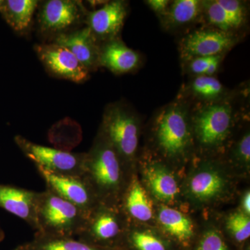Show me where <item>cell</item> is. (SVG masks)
Instances as JSON below:
<instances>
[{
    "mask_svg": "<svg viewBox=\"0 0 250 250\" xmlns=\"http://www.w3.org/2000/svg\"><path fill=\"white\" fill-rule=\"evenodd\" d=\"M233 158L242 165L250 166V134L249 130L242 135L233 149Z\"/></svg>",
    "mask_w": 250,
    "mask_h": 250,
    "instance_id": "cell-30",
    "label": "cell"
},
{
    "mask_svg": "<svg viewBox=\"0 0 250 250\" xmlns=\"http://www.w3.org/2000/svg\"><path fill=\"white\" fill-rule=\"evenodd\" d=\"M128 12L129 5L126 1H107L100 9L88 13L85 22L101 43L119 37Z\"/></svg>",
    "mask_w": 250,
    "mask_h": 250,
    "instance_id": "cell-12",
    "label": "cell"
},
{
    "mask_svg": "<svg viewBox=\"0 0 250 250\" xmlns=\"http://www.w3.org/2000/svg\"><path fill=\"white\" fill-rule=\"evenodd\" d=\"M202 9V21L205 22V25L225 32L238 34L235 32L225 10L218 4L217 0H203Z\"/></svg>",
    "mask_w": 250,
    "mask_h": 250,
    "instance_id": "cell-24",
    "label": "cell"
},
{
    "mask_svg": "<svg viewBox=\"0 0 250 250\" xmlns=\"http://www.w3.org/2000/svg\"><path fill=\"white\" fill-rule=\"evenodd\" d=\"M230 91L215 76L192 77L183 85L177 98L191 104H209L229 98Z\"/></svg>",
    "mask_w": 250,
    "mask_h": 250,
    "instance_id": "cell-17",
    "label": "cell"
},
{
    "mask_svg": "<svg viewBox=\"0 0 250 250\" xmlns=\"http://www.w3.org/2000/svg\"><path fill=\"white\" fill-rule=\"evenodd\" d=\"M116 151L125 172L139 149L140 119L125 103L110 104L104 112L100 130Z\"/></svg>",
    "mask_w": 250,
    "mask_h": 250,
    "instance_id": "cell-5",
    "label": "cell"
},
{
    "mask_svg": "<svg viewBox=\"0 0 250 250\" xmlns=\"http://www.w3.org/2000/svg\"><path fill=\"white\" fill-rule=\"evenodd\" d=\"M29 243L36 250H117L93 246L73 237L49 236L38 233H35Z\"/></svg>",
    "mask_w": 250,
    "mask_h": 250,
    "instance_id": "cell-23",
    "label": "cell"
},
{
    "mask_svg": "<svg viewBox=\"0 0 250 250\" xmlns=\"http://www.w3.org/2000/svg\"><path fill=\"white\" fill-rule=\"evenodd\" d=\"M125 239L136 250H167L165 243L149 231L128 230Z\"/></svg>",
    "mask_w": 250,
    "mask_h": 250,
    "instance_id": "cell-27",
    "label": "cell"
},
{
    "mask_svg": "<svg viewBox=\"0 0 250 250\" xmlns=\"http://www.w3.org/2000/svg\"><path fill=\"white\" fill-rule=\"evenodd\" d=\"M227 229L236 241L242 243L250 236V215L242 210L231 213L227 219Z\"/></svg>",
    "mask_w": 250,
    "mask_h": 250,
    "instance_id": "cell-28",
    "label": "cell"
},
{
    "mask_svg": "<svg viewBox=\"0 0 250 250\" xmlns=\"http://www.w3.org/2000/svg\"><path fill=\"white\" fill-rule=\"evenodd\" d=\"M228 182L221 172L212 166H204L195 171L188 180L187 192L192 201L209 204L226 193Z\"/></svg>",
    "mask_w": 250,
    "mask_h": 250,
    "instance_id": "cell-13",
    "label": "cell"
},
{
    "mask_svg": "<svg viewBox=\"0 0 250 250\" xmlns=\"http://www.w3.org/2000/svg\"><path fill=\"white\" fill-rule=\"evenodd\" d=\"M54 42L70 51L88 71L99 67L100 42L87 26L72 32L59 34Z\"/></svg>",
    "mask_w": 250,
    "mask_h": 250,
    "instance_id": "cell-14",
    "label": "cell"
},
{
    "mask_svg": "<svg viewBox=\"0 0 250 250\" xmlns=\"http://www.w3.org/2000/svg\"><path fill=\"white\" fill-rule=\"evenodd\" d=\"M217 1L228 15L235 32L241 35V31L248 24V7L247 1H241V0H217Z\"/></svg>",
    "mask_w": 250,
    "mask_h": 250,
    "instance_id": "cell-26",
    "label": "cell"
},
{
    "mask_svg": "<svg viewBox=\"0 0 250 250\" xmlns=\"http://www.w3.org/2000/svg\"><path fill=\"white\" fill-rule=\"evenodd\" d=\"M196 250H229L223 236L215 229H208L202 236Z\"/></svg>",
    "mask_w": 250,
    "mask_h": 250,
    "instance_id": "cell-29",
    "label": "cell"
},
{
    "mask_svg": "<svg viewBox=\"0 0 250 250\" xmlns=\"http://www.w3.org/2000/svg\"><path fill=\"white\" fill-rule=\"evenodd\" d=\"M36 215V233L73 238L80 234L88 218L83 210L47 188L38 192Z\"/></svg>",
    "mask_w": 250,
    "mask_h": 250,
    "instance_id": "cell-4",
    "label": "cell"
},
{
    "mask_svg": "<svg viewBox=\"0 0 250 250\" xmlns=\"http://www.w3.org/2000/svg\"><path fill=\"white\" fill-rule=\"evenodd\" d=\"M225 55L197 57L182 62L183 70L192 77L214 76L220 69Z\"/></svg>",
    "mask_w": 250,
    "mask_h": 250,
    "instance_id": "cell-25",
    "label": "cell"
},
{
    "mask_svg": "<svg viewBox=\"0 0 250 250\" xmlns=\"http://www.w3.org/2000/svg\"><path fill=\"white\" fill-rule=\"evenodd\" d=\"M236 95L233 92L221 101L190 105L194 143L203 150L220 151L231 138L240 111L244 108L236 104Z\"/></svg>",
    "mask_w": 250,
    "mask_h": 250,
    "instance_id": "cell-2",
    "label": "cell"
},
{
    "mask_svg": "<svg viewBox=\"0 0 250 250\" xmlns=\"http://www.w3.org/2000/svg\"><path fill=\"white\" fill-rule=\"evenodd\" d=\"M201 0H174L171 1L166 14L160 19L164 30L180 31L188 29L202 21Z\"/></svg>",
    "mask_w": 250,
    "mask_h": 250,
    "instance_id": "cell-20",
    "label": "cell"
},
{
    "mask_svg": "<svg viewBox=\"0 0 250 250\" xmlns=\"http://www.w3.org/2000/svg\"><path fill=\"white\" fill-rule=\"evenodd\" d=\"M249 250V249H248V250Z\"/></svg>",
    "mask_w": 250,
    "mask_h": 250,
    "instance_id": "cell-35",
    "label": "cell"
},
{
    "mask_svg": "<svg viewBox=\"0 0 250 250\" xmlns=\"http://www.w3.org/2000/svg\"><path fill=\"white\" fill-rule=\"evenodd\" d=\"M143 170L145 182L153 196L166 204L177 200L179 195L178 182L167 167L153 162L147 164Z\"/></svg>",
    "mask_w": 250,
    "mask_h": 250,
    "instance_id": "cell-19",
    "label": "cell"
},
{
    "mask_svg": "<svg viewBox=\"0 0 250 250\" xmlns=\"http://www.w3.org/2000/svg\"><path fill=\"white\" fill-rule=\"evenodd\" d=\"M127 231L126 218L120 206L100 204L88 215L77 237L93 246L118 250L116 246L125 240Z\"/></svg>",
    "mask_w": 250,
    "mask_h": 250,
    "instance_id": "cell-6",
    "label": "cell"
},
{
    "mask_svg": "<svg viewBox=\"0 0 250 250\" xmlns=\"http://www.w3.org/2000/svg\"><path fill=\"white\" fill-rule=\"evenodd\" d=\"M157 218L163 230L176 241L188 243L194 236L191 219L180 210L167 205H161L158 210Z\"/></svg>",
    "mask_w": 250,
    "mask_h": 250,
    "instance_id": "cell-21",
    "label": "cell"
},
{
    "mask_svg": "<svg viewBox=\"0 0 250 250\" xmlns=\"http://www.w3.org/2000/svg\"><path fill=\"white\" fill-rule=\"evenodd\" d=\"M14 250H36L31 246V245L29 243H25V244L21 245V246H18L17 248H16Z\"/></svg>",
    "mask_w": 250,
    "mask_h": 250,
    "instance_id": "cell-33",
    "label": "cell"
},
{
    "mask_svg": "<svg viewBox=\"0 0 250 250\" xmlns=\"http://www.w3.org/2000/svg\"><path fill=\"white\" fill-rule=\"evenodd\" d=\"M122 210L126 218L147 223L154 216V207L150 197L139 179L131 176L122 197Z\"/></svg>",
    "mask_w": 250,
    "mask_h": 250,
    "instance_id": "cell-18",
    "label": "cell"
},
{
    "mask_svg": "<svg viewBox=\"0 0 250 250\" xmlns=\"http://www.w3.org/2000/svg\"><path fill=\"white\" fill-rule=\"evenodd\" d=\"M4 231H3L2 229H1V226H0V243L4 240Z\"/></svg>",
    "mask_w": 250,
    "mask_h": 250,
    "instance_id": "cell-34",
    "label": "cell"
},
{
    "mask_svg": "<svg viewBox=\"0 0 250 250\" xmlns=\"http://www.w3.org/2000/svg\"><path fill=\"white\" fill-rule=\"evenodd\" d=\"M171 1L169 0H147L145 3L161 19L168 9Z\"/></svg>",
    "mask_w": 250,
    "mask_h": 250,
    "instance_id": "cell-31",
    "label": "cell"
},
{
    "mask_svg": "<svg viewBox=\"0 0 250 250\" xmlns=\"http://www.w3.org/2000/svg\"><path fill=\"white\" fill-rule=\"evenodd\" d=\"M86 15L81 1L49 0L44 3L39 13V26L42 32L58 36L66 33Z\"/></svg>",
    "mask_w": 250,
    "mask_h": 250,
    "instance_id": "cell-11",
    "label": "cell"
},
{
    "mask_svg": "<svg viewBox=\"0 0 250 250\" xmlns=\"http://www.w3.org/2000/svg\"><path fill=\"white\" fill-rule=\"evenodd\" d=\"M38 192L11 185L0 184V207L39 229L36 215Z\"/></svg>",
    "mask_w": 250,
    "mask_h": 250,
    "instance_id": "cell-16",
    "label": "cell"
},
{
    "mask_svg": "<svg viewBox=\"0 0 250 250\" xmlns=\"http://www.w3.org/2000/svg\"><path fill=\"white\" fill-rule=\"evenodd\" d=\"M242 211L248 215L250 214V193L249 190L245 192L241 201Z\"/></svg>",
    "mask_w": 250,
    "mask_h": 250,
    "instance_id": "cell-32",
    "label": "cell"
},
{
    "mask_svg": "<svg viewBox=\"0 0 250 250\" xmlns=\"http://www.w3.org/2000/svg\"><path fill=\"white\" fill-rule=\"evenodd\" d=\"M39 1L0 0V14L15 31L21 32L30 25Z\"/></svg>",
    "mask_w": 250,
    "mask_h": 250,
    "instance_id": "cell-22",
    "label": "cell"
},
{
    "mask_svg": "<svg viewBox=\"0 0 250 250\" xmlns=\"http://www.w3.org/2000/svg\"><path fill=\"white\" fill-rule=\"evenodd\" d=\"M35 50L41 62L52 75L59 78L82 83L88 80L90 72L70 51L52 43L35 46Z\"/></svg>",
    "mask_w": 250,
    "mask_h": 250,
    "instance_id": "cell-10",
    "label": "cell"
},
{
    "mask_svg": "<svg viewBox=\"0 0 250 250\" xmlns=\"http://www.w3.org/2000/svg\"><path fill=\"white\" fill-rule=\"evenodd\" d=\"M100 204L120 206L128 181L118 154L100 131L85 153L84 174Z\"/></svg>",
    "mask_w": 250,
    "mask_h": 250,
    "instance_id": "cell-1",
    "label": "cell"
},
{
    "mask_svg": "<svg viewBox=\"0 0 250 250\" xmlns=\"http://www.w3.org/2000/svg\"><path fill=\"white\" fill-rule=\"evenodd\" d=\"M36 167L45 181L46 188L76 206L88 217L100 205L93 189L83 177L54 173L40 166Z\"/></svg>",
    "mask_w": 250,
    "mask_h": 250,
    "instance_id": "cell-9",
    "label": "cell"
},
{
    "mask_svg": "<svg viewBox=\"0 0 250 250\" xmlns=\"http://www.w3.org/2000/svg\"><path fill=\"white\" fill-rule=\"evenodd\" d=\"M190 104L177 98L159 110L154 122L156 147L166 158L172 160L185 159L194 144Z\"/></svg>",
    "mask_w": 250,
    "mask_h": 250,
    "instance_id": "cell-3",
    "label": "cell"
},
{
    "mask_svg": "<svg viewBox=\"0 0 250 250\" xmlns=\"http://www.w3.org/2000/svg\"><path fill=\"white\" fill-rule=\"evenodd\" d=\"M142 63L139 52L129 48L120 37L101 42L99 67L107 68L115 75L136 71Z\"/></svg>",
    "mask_w": 250,
    "mask_h": 250,
    "instance_id": "cell-15",
    "label": "cell"
},
{
    "mask_svg": "<svg viewBox=\"0 0 250 250\" xmlns=\"http://www.w3.org/2000/svg\"><path fill=\"white\" fill-rule=\"evenodd\" d=\"M15 142L23 154L36 166L59 174L83 177L85 153H72L41 146L21 136L15 137Z\"/></svg>",
    "mask_w": 250,
    "mask_h": 250,
    "instance_id": "cell-8",
    "label": "cell"
},
{
    "mask_svg": "<svg viewBox=\"0 0 250 250\" xmlns=\"http://www.w3.org/2000/svg\"><path fill=\"white\" fill-rule=\"evenodd\" d=\"M241 36L206 25L188 31L179 41L181 61L225 55L241 41Z\"/></svg>",
    "mask_w": 250,
    "mask_h": 250,
    "instance_id": "cell-7",
    "label": "cell"
}]
</instances>
